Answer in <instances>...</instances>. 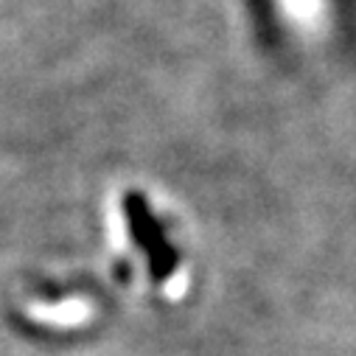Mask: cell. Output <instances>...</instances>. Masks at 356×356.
<instances>
[{"label": "cell", "instance_id": "cell-1", "mask_svg": "<svg viewBox=\"0 0 356 356\" xmlns=\"http://www.w3.org/2000/svg\"><path fill=\"white\" fill-rule=\"evenodd\" d=\"M26 317L48 325V328H79L87 325L96 317V306L87 298H67L59 303H42V300H31L26 303Z\"/></svg>", "mask_w": 356, "mask_h": 356}, {"label": "cell", "instance_id": "cell-2", "mask_svg": "<svg viewBox=\"0 0 356 356\" xmlns=\"http://www.w3.org/2000/svg\"><path fill=\"white\" fill-rule=\"evenodd\" d=\"M186 289H188V281H186V273L180 270L177 275H171L168 281H165V298H171V300H177V298H183L186 295Z\"/></svg>", "mask_w": 356, "mask_h": 356}]
</instances>
